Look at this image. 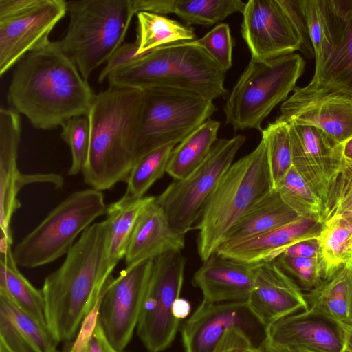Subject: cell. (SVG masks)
Listing matches in <instances>:
<instances>
[{"mask_svg": "<svg viewBox=\"0 0 352 352\" xmlns=\"http://www.w3.org/2000/svg\"><path fill=\"white\" fill-rule=\"evenodd\" d=\"M245 4L241 0H176L174 13L187 26L211 25L234 13H243Z\"/></svg>", "mask_w": 352, "mask_h": 352, "instance_id": "cell-35", "label": "cell"}, {"mask_svg": "<svg viewBox=\"0 0 352 352\" xmlns=\"http://www.w3.org/2000/svg\"><path fill=\"white\" fill-rule=\"evenodd\" d=\"M67 12L68 29L56 43L88 80L123 44L136 13L131 0L67 1Z\"/></svg>", "mask_w": 352, "mask_h": 352, "instance_id": "cell-6", "label": "cell"}, {"mask_svg": "<svg viewBox=\"0 0 352 352\" xmlns=\"http://www.w3.org/2000/svg\"><path fill=\"white\" fill-rule=\"evenodd\" d=\"M61 126V138L69 145L72 153L68 175H76L82 171L89 157L90 124L88 114L73 117Z\"/></svg>", "mask_w": 352, "mask_h": 352, "instance_id": "cell-39", "label": "cell"}, {"mask_svg": "<svg viewBox=\"0 0 352 352\" xmlns=\"http://www.w3.org/2000/svg\"><path fill=\"white\" fill-rule=\"evenodd\" d=\"M204 49L226 72L232 65V41L227 23L217 24L203 37L189 41Z\"/></svg>", "mask_w": 352, "mask_h": 352, "instance_id": "cell-41", "label": "cell"}, {"mask_svg": "<svg viewBox=\"0 0 352 352\" xmlns=\"http://www.w3.org/2000/svg\"><path fill=\"white\" fill-rule=\"evenodd\" d=\"M226 73L204 49L184 41L157 47L107 80L109 87L170 89L213 100L226 94Z\"/></svg>", "mask_w": 352, "mask_h": 352, "instance_id": "cell-4", "label": "cell"}, {"mask_svg": "<svg viewBox=\"0 0 352 352\" xmlns=\"http://www.w3.org/2000/svg\"><path fill=\"white\" fill-rule=\"evenodd\" d=\"M242 14L241 35L251 59L263 61L302 52L310 42L298 0H250Z\"/></svg>", "mask_w": 352, "mask_h": 352, "instance_id": "cell-11", "label": "cell"}, {"mask_svg": "<svg viewBox=\"0 0 352 352\" xmlns=\"http://www.w3.org/2000/svg\"><path fill=\"white\" fill-rule=\"evenodd\" d=\"M282 254L296 257L320 258L318 239L315 238L298 242L287 248Z\"/></svg>", "mask_w": 352, "mask_h": 352, "instance_id": "cell-45", "label": "cell"}, {"mask_svg": "<svg viewBox=\"0 0 352 352\" xmlns=\"http://www.w3.org/2000/svg\"><path fill=\"white\" fill-rule=\"evenodd\" d=\"M248 352H261L259 348L254 347L249 350Z\"/></svg>", "mask_w": 352, "mask_h": 352, "instance_id": "cell-52", "label": "cell"}, {"mask_svg": "<svg viewBox=\"0 0 352 352\" xmlns=\"http://www.w3.org/2000/svg\"><path fill=\"white\" fill-rule=\"evenodd\" d=\"M111 352H122V351H118L115 349H113L112 347L111 348Z\"/></svg>", "mask_w": 352, "mask_h": 352, "instance_id": "cell-55", "label": "cell"}, {"mask_svg": "<svg viewBox=\"0 0 352 352\" xmlns=\"http://www.w3.org/2000/svg\"><path fill=\"white\" fill-rule=\"evenodd\" d=\"M133 8L136 14L140 12H148L155 14L174 13L176 0H131Z\"/></svg>", "mask_w": 352, "mask_h": 352, "instance_id": "cell-44", "label": "cell"}, {"mask_svg": "<svg viewBox=\"0 0 352 352\" xmlns=\"http://www.w3.org/2000/svg\"><path fill=\"white\" fill-rule=\"evenodd\" d=\"M142 55L138 52V45L136 41L123 43L106 63L98 76V82H102L107 79L113 72Z\"/></svg>", "mask_w": 352, "mask_h": 352, "instance_id": "cell-42", "label": "cell"}, {"mask_svg": "<svg viewBox=\"0 0 352 352\" xmlns=\"http://www.w3.org/2000/svg\"><path fill=\"white\" fill-rule=\"evenodd\" d=\"M255 347L242 330L233 329L225 333L213 352H248Z\"/></svg>", "mask_w": 352, "mask_h": 352, "instance_id": "cell-43", "label": "cell"}, {"mask_svg": "<svg viewBox=\"0 0 352 352\" xmlns=\"http://www.w3.org/2000/svg\"><path fill=\"white\" fill-rule=\"evenodd\" d=\"M107 208L100 190L91 188L72 192L14 246L16 264L35 268L67 254L76 239L106 214Z\"/></svg>", "mask_w": 352, "mask_h": 352, "instance_id": "cell-8", "label": "cell"}, {"mask_svg": "<svg viewBox=\"0 0 352 352\" xmlns=\"http://www.w3.org/2000/svg\"><path fill=\"white\" fill-rule=\"evenodd\" d=\"M219 126V121L208 119L175 146L166 173L175 180H179L195 171L217 140Z\"/></svg>", "mask_w": 352, "mask_h": 352, "instance_id": "cell-30", "label": "cell"}, {"mask_svg": "<svg viewBox=\"0 0 352 352\" xmlns=\"http://www.w3.org/2000/svg\"><path fill=\"white\" fill-rule=\"evenodd\" d=\"M274 189L299 217L323 223L322 201L293 166Z\"/></svg>", "mask_w": 352, "mask_h": 352, "instance_id": "cell-33", "label": "cell"}, {"mask_svg": "<svg viewBox=\"0 0 352 352\" xmlns=\"http://www.w3.org/2000/svg\"><path fill=\"white\" fill-rule=\"evenodd\" d=\"M342 352H352L351 351L349 350L348 349H346V347L344 348V349L342 351Z\"/></svg>", "mask_w": 352, "mask_h": 352, "instance_id": "cell-54", "label": "cell"}, {"mask_svg": "<svg viewBox=\"0 0 352 352\" xmlns=\"http://www.w3.org/2000/svg\"><path fill=\"white\" fill-rule=\"evenodd\" d=\"M304 294L311 314L352 326V280L344 267Z\"/></svg>", "mask_w": 352, "mask_h": 352, "instance_id": "cell-27", "label": "cell"}, {"mask_svg": "<svg viewBox=\"0 0 352 352\" xmlns=\"http://www.w3.org/2000/svg\"><path fill=\"white\" fill-rule=\"evenodd\" d=\"M248 304L266 329L285 316L308 310L304 292L274 261L257 264Z\"/></svg>", "mask_w": 352, "mask_h": 352, "instance_id": "cell-18", "label": "cell"}, {"mask_svg": "<svg viewBox=\"0 0 352 352\" xmlns=\"http://www.w3.org/2000/svg\"><path fill=\"white\" fill-rule=\"evenodd\" d=\"M261 132V140L267 149L270 175L274 188L293 166L289 124L279 117Z\"/></svg>", "mask_w": 352, "mask_h": 352, "instance_id": "cell-36", "label": "cell"}, {"mask_svg": "<svg viewBox=\"0 0 352 352\" xmlns=\"http://www.w3.org/2000/svg\"><path fill=\"white\" fill-rule=\"evenodd\" d=\"M344 267L346 268L347 273L352 280V255Z\"/></svg>", "mask_w": 352, "mask_h": 352, "instance_id": "cell-51", "label": "cell"}, {"mask_svg": "<svg viewBox=\"0 0 352 352\" xmlns=\"http://www.w3.org/2000/svg\"><path fill=\"white\" fill-rule=\"evenodd\" d=\"M153 259L126 267L108 279L99 303L98 321L111 346L122 351L136 329Z\"/></svg>", "mask_w": 352, "mask_h": 352, "instance_id": "cell-14", "label": "cell"}, {"mask_svg": "<svg viewBox=\"0 0 352 352\" xmlns=\"http://www.w3.org/2000/svg\"><path fill=\"white\" fill-rule=\"evenodd\" d=\"M305 67L304 59L297 53L263 61L250 59L224 106L226 124L235 131H261L263 121L288 98Z\"/></svg>", "mask_w": 352, "mask_h": 352, "instance_id": "cell-7", "label": "cell"}, {"mask_svg": "<svg viewBox=\"0 0 352 352\" xmlns=\"http://www.w3.org/2000/svg\"><path fill=\"white\" fill-rule=\"evenodd\" d=\"M267 352H318L309 349L292 347L273 343L267 338L258 347Z\"/></svg>", "mask_w": 352, "mask_h": 352, "instance_id": "cell-47", "label": "cell"}, {"mask_svg": "<svg viewBox=\"0 0 352 352\" xmlns=\"http://www.w3.org/2000/svg\"><path fill=\"white\" fill-rule=\"evenodd\" d=\"M48 328L0 292V346L8 352H58Z\"/></svg>", "mask_w": 352, "mask_h": 352, "instance_id": "cell-25", "label": "cell"}, {"mask_svg": "<svg viewBox=\"0 0 352 352\" xmlns=\"http://www.w3.org/2000/svg\"><path fill=\"white\" fill-rule=\"evenodd\" d=\"M245 142L243 135L217 139L195 171L184 179L175 180L155 197L175 232L185 235L195 228L207 200Z\"/></svg>", "mask_w": 352, "mask_h": 352, "instance_id": "cell-10", "label": "cell"}, {"mask_svg": "<svg viewBox=\"0 0 352 352\" xmlns=\"http://www.w3.org/2000/svg\"><path fill=\"white\" fill-rule=\"evenodd\" d=\"M300 218L272 189L248 209L226 233L221 245H230L265 234Z\"/></svg>", "mask_w": 352, "mask_h": 352, "instance_id": "cell-26", "label": "cell"}, {"mask_svg": "<svg viewBox=\"0 0 352 352\" xmlns=\"http://www.w3.org/2000/svg\"><path fill=\"white\" fill-rule=\"evenodd\" d=\"M344 154L348 157L352 158V140L344 147Z\"/></svg>", "mask_w": 352, "mask_h": 352, "instance_id": "cell-50", "label": "cell"}, {"mask_svg": "<svg viewBox=\"0 0 352 352\" xmlns=\"http://www.w3.org/2000/svg\"><path fill=\"white\" fill-rule=\"evenodd\" d=\"M155 199V197L135 198L124 194L107 208V219L110 225L109 258L116 266L124 258L131 234L143 210Z\"/></svg>", "mask_w": 352, "mask_h": 352, "instance_id": "cell-29", "label": "cell"}, {"mask_svg": "<svg viewBox=\"0 0 352 352\" xmlns=\"http://www.w3.org/2000/svg\"><path fill=\"white\" fill-rule=\"evenodd\" d=\"M186 258L182 251H170L153 259V268L136 331L148 352H161L173 343L180 321L173 314L180 297Z\"/></svg>", "mask_w": 352, "mask_h": 352, "instance_id": "cell-12", "label": "cell"}, {"mask_svg": "<svg viewBox=\"0 0 352 352\" xmlns=\"http://www.w3.org/2000/svg\"><path fill=\"white\" fill-rule=\"evenodd\" d=\"M322 223L300 217L256 237L230 245H221L219 254L247 264L274 261L289 246L307 239L318 238Z\"/></svg>", "mask_w": 352, "mask_h": 352, "instance_id": "cell-23", "label": "cell"}, {"mask_svg": "<svg viewBox=\"0 0 352 352\" xmlns=\"http://www.w3.org/2000/svg\"><path fill=\"white\" fill-rule=\"evenodd\" d=\"M257 264H247L214 253L195 272L192 284L203 302L248 301L254 288Z\"/></svg>", "mask_w": 352, "mask_h": 352, "instance_id": "cell-21", "label": "cell"}, {"mask_svg": "<svg viewBox=\"0 0 352 352\" xmlns=\"http://www.w3.org/2000/svg\"><path fill=\"white\" fill-rule=\"evenodd\" d=\"M95 96L74 62L50 41L16 64L7 100L33 127L50 130L87 115Z\"/></svg>", "mask_w": 352, "mask_h": 352, "instance_id": "cell-1", "label": "cell"}, {"mask_svg": "<svg viewBox=\"0 0 352 352\" xmlns=\"http://www.w3.org/2000/svg\"><path fill=\"white\" fill-rule=\"evenodd\" d=\"M0 352H8V351L2 346H0Z\"/></svg>", "mask_w": 352, "mask_h": 352, "instance_id": "cell-53", "label": "cell"}, {"mask_svg": "<svg viewBox=\"0 0 352 352\" xmlns=\"http://www.w3.org/2000/svg\"><path fill=\"white\" fill-rule=\"evenodd\" d=\"M111 346L108 342L102 327L98 320L95 330L85 352H111ZM58 352L67 351H58Z\"/></svg>", "mask_w": 352, "mask_h": 352, "instance_id": "cell-46", "label": "cell"}, {"mask_svg": "<svg viewBox=\"0 0 352 352\" xmlns=\"http://www.w3.org/2000/svg\"><path fill=\"white\" fill-rule=\"evenodd\" d=\"M175 144H168L155 149L140 157L133 166L126 182L124 194L141 198L154 183L166 173L171 153Z\"/></svg>", "mask_w": 352, "mask_h": 352, "instance_id": "cell-37", "label": "cell"}, {"mask_svg": "<svg viewBox=\"0 0 352 352\" xmlns=\"http://www.w3.org/2000/svg\"><path fill=\"white\" fill-rule=\"evenodd\" d=\"M136 42L140 54L157 47L195 40V33L189 26L162 15L140 12L137 14Z\"/></svg>", "mask_w": 352, "mask_h": 352, "instance_id": "cell-31", "label": "cell"}, {"mask_svg": "<svg viewBox=\"0 0 352 352\" xmlns=\"http://www.w3.org/2000/svg\"><path fill=\"white\" fill-rule=\"evenodd\" d=\"M67 12L64 0H0V75L50 41Z\"/></svg>", "mask_w": 352, "mask_h": 352, "instance_id": "cell-13", "label": "cell"}, {"mask_svg": "<svg viewBox=\"0 0 352 352\" xmlns=\"http://www.w3.org/2000/svg\"><path fill=\"white\" fill-rule=\"evenodd\" d=\"M142 91L109 87L96 94L88 113L90 146L82 171L85 183L98 190L126 182L137 161L136 144Z\"/></svg>", "mask_w": 352, "mask_h": 352, "instance_id": "cell-3", "label": "cell"}, {"mask_svg": "<svg viewBox=\"0 0 352 352\" xmlns=\"http://www.w3.org/2000/svg\"><path fill=\"white\" fill-rule=\"evenodd\" d=\"M289 124L293 167L325 206L341 167L344 146L316 127Z\"/></svg>", "mask_w": 352, "mask_h": 352, "instance_id": "cell-17", "label": "cell"}, {"mask_svg": "<svg viewBox=\"0 0 352 352\" xmlns=\"http://www.w3.org/2000/svg\"><path fill=\"white\" fill-rule=\"evenodd\" d=\"M109 231L107 219L93 223L44 280L47 325L58 344L76 337L116 267L109 258Z\"/></svg>", "mask_w": 352, "mask_h": 352, "instance_id": "cell-2", "label": "cell"}, {"mask_svg": "<svg viewBox=\"0 0 352 352\" xmlns=\"http://www.w3.org/2000/svg\"><path fill=\"white\" fill-rule=\"evenodd\" d=\"M17 266L12 245L1 243L0 292L41 325L47 327L42 291L34 287Z\"/></svg>", "mask_w": 352, "mask_h": 352, "instance_id": "cell-28", "label": "cell"}, {"mask_svg": "<svg viewBox=\"0 0 352 352\" xmlns=\"http://www.w3.org/2000/svg\"><path fill=\"white\" fill-rule=\"evenodd\" d=\"M190 311L191 305L188 300L182 297L175 300L173 304V314L177 320L180 321L186 318L190 315Z\"/></svg>", "mask_w": 352, "mask_h": 352, "instance_id": "cell-48", "label": "cell"}, {"mask_svg": "<svg viewBox=\"0 0 352 352\" xmlns=\"http://www.w3.org/2000/svg\"><path fill=\"white\" fill-rule=\"evenodd\" d=\"M245 332L258 348L267 337V329L245 302H201L182 327L185 352H213L228 331Z\"/></svg>", "mask_w": 352, "mask_h": 352, "instance_id": "cell-15", "label": "cell"}, {"mask_svg": "<svg viewBox=\"0 0 352 352\" xmlns=\"http://www.w3.org/2000/svg\"><path fill=\"white\" fill-rule=\"evenodd\" d=\"M280 111L289 124L316 127L338 145L345 147L352 140V98L348 95L296 87Z\"/></svg>", "mask_w": 352, "mask_h": 352, "instance_id": "cell-16", "label": "cell"}, {"mask_svg": "<svg viewBox=\"0 0 352 352\" xmlns=\"http://www.w3.org/2000/svg\"><path fill=\"white\" fill-rule=\"evenodd\" d=\"M21 126L19 113L12 109H0V226L1 243L12 245L11 221L21 207L20 190L26 185L25 174L17 166Z\"/></svg>", "mask_w": 352, "mask_h": 352, "instance_id": "cell-20", "label": "cell"}, {"mask_svg": "<svg viewBox=\"0 0 352 352\" xmlns=\"http://www.w3.org/2000/svg\"><path fill=\"white\" fill-rule=\"evenodd\" d=\"M142 92L137 160L155 149L181 142L217 111L212 100L198 95L165 89Z\"/></svg>", "mask_w": 352, "mask_h": 352, "instance_id": "cell-9", "label": "cell"}, {"mask_svg": "<svg viewBox=\"0 0 352 352\" xmlns=\"http://www.w3.org/2000/svg\"><path fill=\"white\" fill-rule=\"evenodd\" d=\"M324 280L343 267L352 255V224L340 217L326 220L318 236Z\"/></svg>", "mask_w": 352, "mask_h": 352, "instance_id": "cell-32", "label": "cell"}, {"mask_svg": "<svg viewBox=\"0 0 352 352\" xmlns=\"http://www.w3.org/2000/svg\"><path fill=\"white\" fill-rule=\"evenodd\" d=\"M274 261L304 292L314 289L324 280L320 258L296 257L281 254Z\"/></svg>", "mask_w": 352, "mask_h": 352, "instance_id": "cell-40", "label": "cell"}, {"mask_svg": "<svg viewBox=\"0 0 352 352\" xmlns=\"http://www.w3.org/2000/svg\"><path fill=\"white\" fill-rule=\"evenodd\" d=\"M270 342L318 352H342L344 332L340 325L308 311L285 316L267 329Z\"/></svg>", "mask_w": 352, "mask_h": 352, "instance_id": "cell-22", "label": "cell"}, {"mask_svg": "<svg viewBox=\"0 0 352 352\" xmlns=\"http://www.w3.org/2000/svg\"><path fill=\"white\" fill-rule=\"evenodd\" d=\"M259 349H260V348H259ZM260 350L261 351V352H267V351H264V350H263V349H260Z\"/></svg>", "mask_w": 352, "mask_h": 352, "instance_id": "cell-56", "label": "cell"}, {"mask_svg": "<svg viewBox=\"0 0 352 352\" xmlns=\"http://www.w3.org/2000/svg\"><path fill=\"white\" fill-rule=\"evenodd\" d=\"M340 325L344 332L345 347L352 351V326Z\"/></svg>", "mask_w": 352, "mask_h": 352, "instance_id": "cell-49", "label": "cell"}, {"mask_svg": "<svg viewBox=\"0 0 352 352\" xmlns=\"http://www.w3.org/2000/svg\"><path fill=\"white\" fill-rule=\"evenodd\" d=\"M333 47L322 67L305 86L352 98V0H327Z\"/></svg>", "mask_w": 352, "mask_h": 352, "instance_id": "cell-19", "label": "cell"}, {"mask_svg": "<svg viewBox=\"0 0 352 352\" xmlns=\"http://www.w3.org/2000/svg\"><path fill=\"white\" fill-rule=\"evenodd\" d=\"M333 217L342 218L352 224V158L344 154L324 206L323 223Z\"/></svg>", "mask_w": 352, "mask_h": 352, "instance_id": "cell-38", "label": "cell"}, {"mask_svg": "<svg viewBox=\"0 0 352 352\" xmlns=\"http://www.w3.org/2000/svg\"><path fill=\"white\" fill-rule=\"evenodd\" d=\"M272 189L267 149L261 140L253 151L230 166L204 206L195 227L203 262L217 252L238 219Z\"/></svg>", "mask_w": 352, "mask_h": 352, "instance_id": "cell-5", "label": "cell"}, {"mask_svg": "<svg viewBox=\"0 0 352 352\" xmlns=\"http://www.w3.org/2000/svg\"><path fill=\"white\" fill-rule=\"evenodd\" d=\"M184 235L170 227L163 209L155 199L140 214L124 256L126 267L154 259L170 251H182Z\"/></svg>", "mask_w": 352, "mask_h": 352, "instance_id": "cell-24", "label": "cell"}, {"mask_svg": "<svg viewBox=\"0 0 352 352\" xmlns=\"http://www.w3.org/2000/svg\"><path fill=\"white\" fill-rule=\"evenodd\" d=\"M314 50L315 71L328 59L333 47L327 0H298Z\"/></svg>", "mask_w": 352, "mask_h": 352, "instance_id": "cell-34", "label": "cell"}]
</instances>
